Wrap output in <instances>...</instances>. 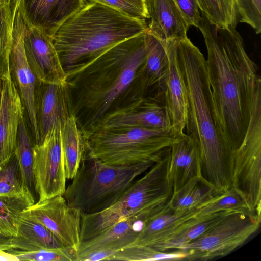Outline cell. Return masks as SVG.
Here are the masks:
<instances>
[{
	"label": "cell",
	"mask_w": 261,
	"mask_h": 261,
	"mask_svg": "<svg viewBox=\"0 0 261 261\" xmlns=\"http://www.w3.org/2000/svg\"><path fill=\"white\" fill-rule=\"evenodd\" d=\"M146 54L137 75L134 90L135 99H139L156 93L166 75L168 58L164 43L144 32Z\"/></svg>",
	"instance_id": "ac0fdd59"
},
{
	"label": "cell",
	"mask_w": 261,
	"mask_h": 261,
	"mask_svg": "<svg viewBox=\"0 0 261 261\" xmlns=\"http://www.w3.org/2000/svg\"><path fill=\"white\" fill-rule=\"evenodd\" d=\"M113 8L133 18H149L146 0H88Z\"/></svg>",
	"instance_id": "d590c367"
},
{
	"label": "cell",
	"mask_w": 261,
	"mask_h": 261,
	"mask_svg": "<svg viewBox=\"0 0 261 261\" xmlns=\"http://www.w3.org/2000/svg\"><path fill=\"white\" fill-rule=\"evenodd\" d=\"M261 216L230 212L197 239L180 250L184 260L206 261L225 256L257 231Z\"/></svg>",
	"instance_id": "ba28073f"
},
{
	"label": "cell",
	"mask_w": 261,
	"mask_h": 261,
	"mask_svg": "<svg viewBox=\"0 0 261 261\" xmlns=\"http://www.w3.org/2000/svg\"><path fill=\"white\" fill-rule=\"evenodd\" d=\"M121 127H146L171 132V118L162 91L112 113L104 119L99 128Z\"/></svg>",
	"instance_id": "4fadbf2b"
},
{
	"label": "cell",
	"mask_w": 261,
	"mask_h": 261,
	"mask_svg": "<svg viewBox=\"0 0 261 261\" xmlns=\"http://www.w3.org/2000/svg\"><path fill=\"white\" fill-rule=\"evenodd\" d=\"M26 211L65 246L77 250L80 243L81 212L70 206L63 195L37 201Z\"/></svg>",
	"instance_id": "7c38bea8"
},
{
	"label": "cell",
	"mask_w": 261,
	"mask_h": 261,
	"mask_svg": "<svg viewBox=\"0 0 261 261\" xmlns=\"http://www.w3.org/2000/svg\"><path fill=\"white\" fill-rule=\"evenodd\" d=\"M12 249L36 251L65 246L44 225L39 223L25 210L21 214L17 235L12 237Z\"/></svg>",
	"instance_id": "cb8c5ba5"
},
{
	"label": "cell",
	"mask_w": 261,
	"mask_h": 261,
	"mask_svg": "<svg viewBox=\"0 0 261 261\" xmlns=\"http://www.w3.org/2000/svg\"><path fill=\"white\" fill-rule=\"evenodd\" d=\"M2 80L0 108V166L15 154L19 123L24 117V107L11 74Z\"/></svg>",
	"instance_id": "e0dca14e"
},
{
	"label": "cell",
	"mask_w": 261,
	"mask_h": 261,
	"mask_svg": "<svg viewBox=\"0 0 261 261\" xmlns=\"http://www.w3.org/2000/svg\"><path fill=\"white\" fill-rule=\"evenodd\" d=\"M232 212L220 211L200 217H192L182 223L163 241L151 246L161 251L180 250L197 239Z\"/></svg>",
	"instance_id": "d4e9b609"
},
{
	"label": "cell",
	"mask_w": 261,
	"mask_h": 261,
	"mask_svg": "<svg viewBox=\"0 0 261 261\" xmlns=\"http://www.w3.org/2000/svg\"><path fill=\"white\" fill-rule=\"evenodd\" d=\"M177 137L146 127L100 128L86 139V147L107 164L128 165L159 158Z\"/></svg>",
	"instance_id": "52a82bcc"
},
{
	"label": "cell",
	"mask_w": 261,
	"mask_h": 261,
	"mask_svg": "<svg viewBox=\"0 0 261 261\" xmlns=\"http://www.w3.org/2000/svg\"><path fill=\"white\" fill-rule=\"evenodd\" d=\"M214 196L208 182L203 177H197L173 193L168 204L176 212L186 213L195 210Z\"/></svg>",
	"instance_id": "4316f807"
},
{
	"label": "cell",
	"mask_w": 261,
	"mask_h": 261,
	"mask_svg": "<svg viewBox=\"0 0 261 261\" xmlns=\"http://www.w3.org/2000/svg\"><path fill=\"white\" fill-rule=\"evenodd\" d=\"M220 211L259 215L247 196L239 189L232 187L196 208L194 217H200Z\"/></svg>",
	"instance_id": "83f0119b"
},
{
	"label": "cell",
	"mask_w": 261,
	"mask_h": 261,
	"mask_svg": "<svg viewBox=\"0 0 261 261\" xmlns=\"http://www.w3.org/2000/svg\"><path fill=\"white\" fill-rule=\"evenodd\" d=\"M146 5L150 34L163 43L188 38L189 26L173 0H146Z\"/></svg>",
	"instance_id": "44dd1931"
},
{
	"label": "cell",
	"mask_w": 261,
	"mask_h": 261,
	"mask_svg": "<svg viewBox=\"0 0 261 261\" xmlns=\"http://www.w3.org/2000/svg\"><path fill=\"white\" fill-rule=\"evenodd\" d=\"M169 157L168 147L113 205L94 214L81 213L80 243L120 221L136 215L151 213L168 203L173 193L168 177Z\"/></svg>",
	"instance_id": "8992f818"
},
{
	"label": "cell",
	"mask_w": 261,
	"mask_h": 261,
	"mask_svg": "<svg viewBox=\"0 0 261 261\" xmlns=\"http://www.w3.org/2000/svg\"><path fill=\"white\" fill-rule=\"evenodd\" d=\"M162 154L136 164L110 165L92 155L86 147L78 170L63 196L70 206L82 214L101 212L115 204Z\"/></svg>",
	"instance_id": "5b68a950"
},
{
	"label": "cell",
	"mask_w": 261,
	"mask_h": 261,
	"mask_svg": "<svg viewBox=\"0 0 261 261\" xmlns=\"http://www.w3.org/2000/svg\"><path fill=\"white\" fill-rule=\"evenodd\" d=\"M261 88L254 98L250 122L234 151L232 187L244 193L261 215Z\"/></svg>",
	"instance_id": "9c48e42d"
},
{
	"label": "cell",
	"mask_w": 261,
	"mask_h": 261,
	"mask_svg": "<svg viewBox=\"0 0 261 261\" xmlns=\"http://www.w3.org/2000/svg\"><path fill=\"white\" fill-rule=\"evenodd\" d=\"M173 193L197 177H203L199 148L186 134L178 137L170 147L168 169Z\"/></svg>",
	"instance_id": "d6986e66"
},
{
	"label": "cell",
	"mask_w": 261,
	"mask_h": 261,
	"mask_svg": "<svg viewBox=\"0 0 261 261\" xmlns=\"http://www.w3.org/2000/svg\"><path fill=\"white\" fill-rule=\"evenodd\" d=\"M13 42L10 58V70L12 79L18 90L25 109L32 140L35 144L40 143L35 112V94L39 81L27 62L24 44L27 23L29 16L24 3L14 10Z\"/></svg>",
	"instance_id": "8fae6325"
},
{
	"label": "cell",
	"mask_w": 261,
	"mask_h": 261,
	"mask_svg": "<svg viewBox=\"0 0 261 261\" xmlns=\"http://www.w3.org/2000/svg\"><path fill=\"white\" fill-rule=\"evenodd\" d=\"M0 260L15 261L18 260L15 255L7 251H0Z\"/></svg>",
	"instance_id": "ab89813d"
},
{
	"label": "cell",
	"mask_w": 261,
	"mask_h": 261,
	"mask_svg": "<svg viewBox=\"0 0 261 261\" xmlns=\"http://www.w3.org/2000/svg\"><path fill=\"white\" fill-rule=\"evenodd\" d=\"M195 210L178 213L173 210L167 203L146 218L135 240L128 246H152L163 241L182 223L193 217Z\"/></svg>",
	"instance_id": "7402d4cb"
},
{
	"label": "cell",
	"mask_w": 261,
	"mask_h": 261,
	"mask_svg": "<svg viewBox=\"0 0 261 261\" xmlns=\"http://www.w3.org/2000/svg\"><path fill=\"white\" fill-rule=\"evenodd\" d=\"M239 22L251 26L256 34L261 32V0H235Z\"/></svg>",
	"instance_id": "8d00e7d4"
},
{
	"label": "cell",
	"mask_w": 261,
	"mask_h": 261,
	"mask_svg": "<svg viewBox=\"0 0 261 261\" xmlns=\"http://www.w3.org/2000/svg\"><path fill=\"white\" fill-rule=\"evenodd\" d=\"M61 123H55L43 141L33 147V172L38 201L63 195L66 177L62 148Z\"/></svg>",
	"instance_id": "30bf717a"
},
{
	"label": "cell",
	"mask_w": 261,
	"mask_h": 261,
	"mask_svg": "<svg viewBox=\"0 0 261 261\" xmlns=\"http://www.w3.org/2000/svg\"><path fill=\"white\" fill-rule=\"evenodd\" d=\"M12 237L0 234V251H8L12 249Z\"/></svg>",
	"instance_id": "f35d334b"
},
{
	"label": "cell",
	"mask_w": 261,
	"mask_h": 261,
	"mask_svg": "<svg viewBox=\"0 0 261 261\" xmlns=\"http://www.w3.org/2000/svg\"><path fill=\"white\" fill-rule=\"evenodd\" d=\"M144 32L66 72L73 114L85 138L109 114L133 102L137 73L146 54Z\"/></svg>",
	"instance_id": "6da1fadb"
},
{
	"label": "cell",
	"mask_w": 261,
	"mask_h": 261,
	"mask_svg": "<svg viewBox=\"0 0 261 261\" xmlns=\"http://www.w3.org/2000/svg\"><path fill=\"white\" fill-rule=\"evenodd\" d=\"M61 135L66 177L72 179L86 149V139L74 115L61 125Z\"/></svg>",
	"instance_id": "484cf974"
},
{
	"label": "cell",
	"mask_w": 261,
	"mask_h": 261,
	"mask_svg": "<svg viewBox=\"0 0 261 261\" xmlns=\"http://www.w3.org/2000/svg\"><path fill=\"white\" fill-rule=\"evenodd\" d=\"M147 27L145 20L133 18L107 6L88 2L59 27L52 39L66 72L145 32Z\"/></svg>",
	"instance_id": "277c9868"
},
{
	"label": "cell",
	"mask_w": 261,
	"mask_h": 261,
	"mask_svg": "<svg viewBox=\"0 0 261 261\" xmlns=\"http://www.w3.org/2000/svg\"><path fill=\"white\" fill-rule=\"evenodd\" d=\"M6 251L15 255L18 260L77 261V251L67 246L36 251L15 249Z\"/></svg>",
	"instance_id": "836d02e7"
},
{
	"label": "cell",
	"mask_w": 261,
	"mask_h": 261,
	"mask_svg": "<svg viewBox=\"0 0 261 261\" xmlns=\"http://www.w3.org/2000/svg\"><path fill=\"white\" fill-rule=\"evenodd\" d=\"M24 192L29 193L24 188L20 168L15 154L0 171V195H16Z\"/></svg>",
	"instance_id": "e575fe53"
},
{
	"label": "cell",
	"mask_w": 261,
	"mask_h": 261,
	"mask_svg": "<svg viewBox=\"0 0 261 261\" xmlns=\"http://www.w3.org/2000/svg\"><path fill=\"white\" fill-rule=\"evenodd\" d=\"M186 253L180 250L161 251L150 246L132 245L116 252L108 260H184Z\"/></svg>",
	"instance_id": "d6a6232c"
},
{
	"label": "cell",
	"mask_w": 261,
	"mask_h": 261,
	"mask_svg": "<svg viewBox=\"0 0 261 261\" xmlns=\"http://www.w3.org/2000/svg\"><path fill=\"white\" fill-rule=\"evenodd\" d=\"M36 203L28 192L16 195H0V234L17 235L22 213Z\"/></svg>",
	"instance_id": "f1b7e54d"
},
{
	"label": "cell",
	"mask_w": 261,
	"mask_h": 261,
	"mask_svg": "<svg viewBox=\"0 0 261 261\" xmlns=\"http://www.w3.org/2000/svg\"><path fill=\"white\" fill-rule=\"evenodd\" d=\"M35 112L41 143L55 123L60 122L62 124L74 115L70 94L66 83L38 81L35 94Z\"/></svg>",
	"instance_id": "9a60e30c"
},
{
	"label": "cell",
	"mask_w": 261,
	"mask_h": 261,
	"mask_svg": "<svg viewBox=\"0 0 261 261\" xmlns=\"http://www.w3.org/2000/svg\"><path fill=\"white\" fill-rule=\"evenodd\" d=\"M14 13L11 5L0 0V79L10 74V58L13 42Z\"/></svg>",
	"instance_id": "1f68e13d"
},
{
	"label": "cell",
	"mask_w": 261,
	"mask_h": 261,
	"mask_svg": "<svg viewBox=\"0 0 261 261\" xmlns=\"http://www.w3.org/2000/svg\"><path fill=\"white\" fill-rule=\"evenodd\" d=\"M4 1L8 2L11 5H12V4L13 5L14 2V0H4Z\"/></svg>",
	"instance_id": "7bdbcfd3"
},
{
	"label": "cell",
	"mask_w": 261,
	"mask_h": 261,
	"mask_svg": "<svg viewBox=\"0 0 261 261\" xmlns=\"http://www.w3.org/2000/svg\"><path fill=\"white\" fill-rule=\"evenodd\" d=\"M85 0H31L33 24L51 39L59 27L85 4Z\"/></svg>",
	"instance_id": "603a6c76"
},
{
	"label": "cell",
	"mask_w": 261,
	"mask_h": 261,
	"mask_svg": "<svg viewBox=\"0 0 261 261\" xmlns=\"http://www.w3.org/2000/svg\"><path fill=\"white\" fill-rule=\"evenodd\" d=\"M168 58L167 70L160 89L171 121V132L177 137L185 133L187 118L186 90L179 66L175 41L164 43Z\"/></svg>",
	"instance_id": "2e32d148"
},
{
	"label": "cell",
	"mask_w": 261,
	"mask_h": 261,
	"mask_svg": "<svg viewBox=\"0 0 261 261\" xmlns=\"http://www.w3.org/2000/svg\"><path fill=\"white\" fill-rule=\"evenodd\" d=\"M199 9L215 26L235 29L239 15L235 0H196Z\"/></svg>",
	"instance_id": "4dcf8cb0"
},
{
	"label": "cell",
	"mask_w": 261,
	"mask_h": 261,
	"mask_svg": "<svg viewBox=\"0 0 261 261\" xmlns=\"http://www.w3.org/2000/svg\"><path fill=\"white\" fill-rule=\"evenodd\" d=\"M151 213L138 215L120 221L102 233L80 243L77 261L88 254L101 251L117 252L135 240L146 218Z\"/></svg>",
	"instance_id": "ffe728a7"
},
{
	"label": "cell",
	"mask_w": 261,
	"mask_h": 261,
	"mask_svg": "<svg viewBox=\"0 0 261 261\" xmlns=\"http://www.w3.org/2000/svg\"><path fill=\"white\" fill-rule=\"evenodd\" d=\"M201 16L198 28L206 48L207 72L216 115L225 138L235 151L246 134L261 79L236 29L218 28L202 13Z\"/></svg>",
	"instance_id": "7a4b0ae2"
},
{
	"label": "cell",
	"mask_w": 261,
	"mask_h": 261,
	"mask_svg": "<svg viewBox=\"0 0 261 261\" xmlns=\"http://www.w3.org/2000/svg\"><path fill=\"white\" fill-rule=\"evenodd\" d=\"M24 117L20 122L15 154L20 168L23 186L36 201L37 198L33 172V147Z\"/></svg>",
	"instance_id": "f546056e"
},
{
	"label": "cell",
	"mask_w": 261,
	"mask_h": 261,
	"mask_svg": "<svg viewBox=\"0 0 261 261\" xmlns=\"http://www.w3.org/2000/svg\"><path fill=\"white\" fill-rule=\"evenodd\" d=\"M28 64L38 81L48 83H66V73L53 39L29 17L24 38Z\"/></svg>",
	"instance_id": "5bb4252c"
},
{
	"label": "cell",
	"mask_w": 261,
	"mask_h": 261,
	"mask_svg": "<svg viewBox=\"0 0 261 261\" xmlns=\"http://www.w3.org/2000/svg\"><path fill=\"white\" fill-rule=\"evenodd\" d=\"M2 170V167L0 166V171Z\"/></svg>",
	"instance_id": "ee69618b"
},
{
	"label": "cell",
	"mask_w": 261,
	"mask_h": 261,
	"mask_svg": "<svg viewBox=\"0 0 261 261\" xmlns=\"http://www.w3.org/2000/svg\"><path fill=\"white\" fill-rule=\"evenodd\" d=\"M175 46L188 101L186 134L198 145L202 176L218 195L232 187L234 151L217 118L203 55L188 38Z\"/></svg>",
	"instance_id": "3957f363"
},
{
	"label": "cell",
	"mask_w": 261,
	"mask_h": 261,
	"mask_svg": "<svg viewBox=\"0 0 261 261\" xmlns=\"http://www.w3.org/2000/svg\"><path fill=\"white\" fill-rule=\"evenodd\" d=\"M2 80L0 79V108L2 102Z\"/></svg>",
	"instance_id": "b9f144b4"
},
{
	"label": "cell",
	"mask_w": 261,
	"mask_h": 261,
	"mask_svg": "<svg viewBox=\"0 0 261 261\" xmlns=\"http://www.w3.org/2000/svg\"><path fill=\"white\" fill-rule=\"evenodd\" d=\"M190 27L198 28L201 16L196 0H173Z\"/></svg>",
	"instance_id": "74e56055"
},
{
	"label": "cell",
	"mask_w": 261,
	"mask_h": 261,
	"mask_svg": "<svg viewBox=\"0 0 261 261\" xmlns=\"http://www.w3.org/2000/svg\"><path fill=\"white\" fill-rule=\"evenodd\" d=\"M24 2V0H14V3H13V8H16L21 3Z\"/></svg>",
	"instance_id": "60d3db41"
}]
</instances>
